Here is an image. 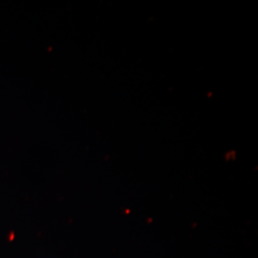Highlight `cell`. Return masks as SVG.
<instances>
[]
</instances>
